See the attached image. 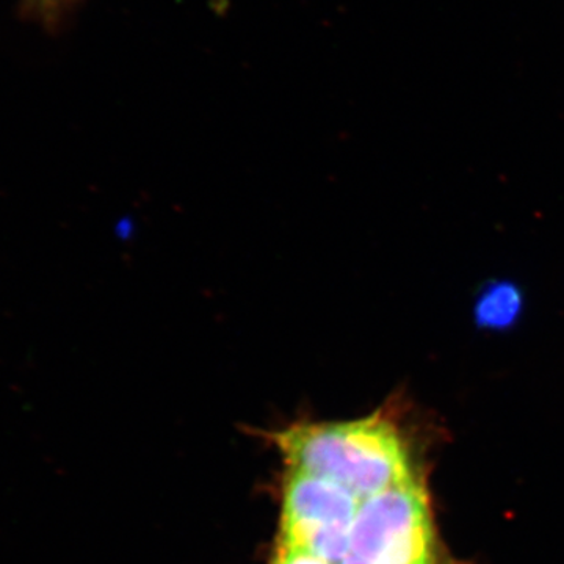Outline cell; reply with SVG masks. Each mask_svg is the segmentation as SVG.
I'll return each mask as SVG.
<instances>
[{
  "mask_svg": "<svg viewBox=\"0 0 564 564\" xmlns=\"http://www.w3.org/2000/svg\"><path fill=\"white\" fill-rule=\"evenodd\" d=\"M359 500L340 486L291 469L282 499L276 552H299L328 564L350 555V538Z\"/></svg>",
  "mask_w": 564,
  "mask_h": 564,
  "instance_id": "3",
  "label": "cell"
},
{
  "mask_svg": "<svg viewBox=\"0 0 564 564\" xmlns=\"http://www.w3.org/2000/svg\"><path fill=\"white\" fill-rule=\"evenodd\" d=\"M350 555L370 564H436L429 500L415 477L359 503Z\"/></svg>",
  "mask_w": 564,
  "mask_h": 564,
  "instance_id": "2",
  "label": "cell"
},
{
  "mask_svg": "<svg viewBox=\"0 0 564 564\" xmlns=\"http://www.w3.org/2000/svg\"><path fill=\"white\" fill-rule=\"evenodd\" d=\"M273 564H328L315 556L299 554V552H276Z\"/></svg>",
  "mask_w": 564,
  "mask_h": 564,
  "instance_id": "5",
  "label": "cell"
},
{
  "mask_svg": "<svg viewBox=\"0 0 564 564\" xmlns=\"http://www.w3.org/2000/svg\"><path fill=\"white\" fill-rule=\"evenodd\" d=\"M340 564H370V563L364 562V560L358 558V556L348 555L347 558H345L344 562Z\"/></svg>",
  "mask_w": 564,
  "mask_h": 564,
  "instance_id": "6",
  "label": "cell"
},
{
  "mask_svg": "<svg viewBox=\"0 0 564 564\" xmlns=\"http://www.w3.org/2000/svg\"><path fill=\"white\" fill-rule=\"evenodd\" d=\"M524 299L511 282H496L485 289L475 304V321L478 326L489 329H505L513 326L522 313Z\"/></svg>",
  "mask_w": 564,
  "mask_h": 564,
  "instance_id": "4",
  "label": "cell"
},
{
  "mask_svg": "<svg viewBox=\"0 0 564 564\" xmlns=\"http://www.w3.org/2000/svg\"><path fill=\"white\" fill-rule=\"evenodd\" d=\"M291 469L340 486L359 500L414 478L402 430L389 411L348 422H299L272 433Z\"/></svg>",
  "mask_w": 564,
  "mask_h": 564,
  "instance_id": "1",
  "label": "cell"
}]
</instances>
